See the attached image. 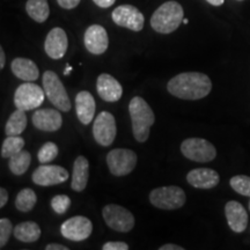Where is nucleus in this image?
<instances>
[{"label": "nucleus", "instance_id": "27", "mask_svg": "<svg viewBox=\"0 0 250 250\" xmlns=\"http://www.w3.org/2000/svg\"><path fill=\"white\" fill-rule=\"evenodd\" d=\"M37 202V196L34 190L26 188L18 193L15 199V208L21 212H29L35 208Z\"/></svg>", "mask_w": 250, "mask_h": 250}, {"label": "nucleus", "instance_id": "38", "mask_svg": "<svg viewBox=\"0 0 250 250\" xmlns=\"http://www.w3.org/2000/svg\"><path fill=\"white\" fill-rule=\"evenodd\" d=\"M184 248L181 246H177V245H171V243H168V245H164L161 246L159 250H183Z\"/></svg>", "mask_w": 250, "mask_h": 250}, {"label": "nucleus", "instance_id": "21", "mask_svg": "<svg viewBox=\"0 0 250 250\" xmlns=\"http://www.w3.org/2000/svg\"><path fill=\"white\" fill-rule=\"evenodd\" d=\"M89 177V162L83 155H79L73 164L71 187L74 191L81 192L86 189Z\"/></svg>", "mask_w": 250, "mask_h": 250}, {"label": "nucleus", "instance_id": "11", "mask_svg": "<svg viewBox=\"0 0 250 250\" xmlns=\"http://www.w3.org/2000/svg\"><path fill=\"white\" fill-rule=\"evenodd\" d=\"M93 232V224L88 218L76 215L67 219L61 226V233L65 239L79 242L88 239Z\"/></svg>", "mask_w": 250, "mask_h": 250}, {"label": "nucleus", "instance_id": "39", "mask_svg": "<svg viewBox=\"0 0 250 250\" xmlns=\"http://www.w3.org/2000/svg\"><path fill=\"white\" fill-rule=\"evenodd\" d=\"M5 62H6L5 51H4V49L0 48V68H4L5 67Z\"/></svg>", "mask_w": 250, "mask_h": 250}, {"label": "nucleus", "instance_id": "31", "mask_svg": "<svg viewBox=\"0 0 250 250\" xmlns=\"http://www.w3.org/2000/svg\"><path fill=\"white\" fill-rule=\"evenodd\" d=\"M51 208L57 214L66 213L71 206V199L66 195H57L51 199Z\"/></svg>", "mask_w": 250, "mask_h": 250}, {"label": "nucleus", "instance_id": "4", "mask_svg": "<svg viewBox=\"0 0 250 250\" xmlns=\"http://www.w3.org/2000/svg\"><path fill=\"white\" fill-rule=\"evenodd\" d=\"M149 202L161 210H177L186 204L187 196L180 187H161L152 190L149 193Z\"/></svg>", "mask_w": 250, "mask_h": 250}, {"label": "nucleus", "instance_id": "35", "mask_svg": "<svg viewBox=\"0 0 250 250\" xmlns=\"http://www.w3.org/2000/svg\"><path fill=\"white\" fill-rule=\"evenodd\" d=\"M94 4L98 5L101 8H108L115 4L116 0H93Z\"/></svg>", "mask_w": 250, "mask_h": 250}, {"label": "nucleus", "instance_id": "2", "mask_svg": "<svg viewBox=\"0 0 250 250\" xmlns=\"http://www.w3.org/2000/svg\"><path fill=\"white\" fill-rule=\"evenodd\" d=\"M129 112L132 122L133 136L137 142L145 143L149 137V130L154 124L155 116L148 103L140 96H134L130 101Z\"/></svg>", "mask_w": 250, "mask_h": 250}, {"label": "nucleus", "instance_id": "26", "mask_svg": "<svg viewBox=\"0 0 250 250\" xmlns=\"http://www.w3.org/2000/svg\"><path fill=\"white\" fill-rule=\"evenodd\" d=\"M31 162V155L27 151H20L17 154L12 155L8 161V168L14 175H23L29 168Z\"/></svg>", "mask_w": 250, "mask_h": 250}, {"label": "nucleus", "instance_id": "5", "mask_svg": "<svg viewBox=\"0 0 250 250\" xmlns=\"http://www.w3.org/2000/svg\"><path fill=\"white\" fill-rule=\"evenodd\" d=\"M43 89L46 98L56 108L64 112L71 110V101L66 89L54 71H45L43 74Z\"/></svg>", "mask_w": 250, "mask_h": 250}, {"label": "nucleus", "instance_id": "8", "mask_svg": "<svg viewBox=\"0 0 250 250\" xmlns=\"http://www.w3.org/2000/svg\"><path fill=\"white\" fill-rule=\"evenodd\" d=\"M105 224L118 233H127L134 227V217L129 210L121 205L109 204L102 211Z\"/></svg>", "mask_w": 250, "mask_h": 250}, {"label": "nucleus", "instance_id": "13", "mask_svg": "<svg viewBox=\"0 0 250 250\" xmlns=\"http://www.w3.org/2000/svg\"><path fill=\"white\" fill-rule=\"evenodd\" d=\"M31 180L40 187L56 186L66 182L68 180V171L61 166L41 164L31 175Z\"/></svg>", "mask_w": 250, "mask_h": 250}, {"label": "nucleus", "instance_id": "17", "mask_svg": "<svg viewBox=\"0 0 250 250\" xmlns=\"http://www.w3.org/2000/svg\"><path fill=\"white\" fill-rule=\"evenodd\" d=\"M99 96L107 102H117L122 98L123 88L117 79L108 73L100 74L96 81Z\"/></svg>", "mask_w": 250, "mask_h": 250}, {"label": "nucleus", "instance_id": "30", "mask_svg": "<svg viewBox=\"0 0 250 250\" xmlns=\"http://www.w3.org/2000/svg\"><path fill=\"white\" fill-rule=\"evenodd\" d=\"M58 153H59L58 146L56 145L55 143L49 142V143H45L44 145L40 148L37 158H39V161L41 164H48V162L54 161L55 159L57 158Z\"/></svg>", "mask_w": 250, "mask_h": 250}, {"label": "nucleus", "instance_id": "33", "mask_svg": "<svg viewBox=\"0 0 250 250\" xmlns=\"http://www.w3.org/2000/svg\"><path fill=\"white\" fill-rule=\"evenodd\" d=\"M103 250H127L129 249V246L127 243L121 242V241H110L104 243L102 247Z\"/></svg>", "mask_w": 250, "mask_h": 250}, {"label": "nucleus", "instance_id": "25", "mask_svg": "<svg viewBox=\"0 0 250 250\" xmlns=\"http://www.w3.org/2000/svg\"><path fill=\"white\" fill-rule=\"evenodd\" d=\"M27 127L26 111L17 109L6 123L5 132L7 136H20Z\"/></svg>", "mask_w": 250, "mask_h": 250}, {"label": "nucleus", "instance_id": "6", "mask_svg": "<svg viewBox=\"0 0 250 250\" xmlns=\"http://www.w3.org/2000/svg\"><path fill=\"white\" fill-rule=\"evenodd\" d=\"M44 89L33 81H26L20 85L14 93V104L17 109L29 111L42 105L45 99Z\"/></svg>", "mask_w": 250, "mask_h": 250}, {"label": "nucleus", "instance_id": "7", "mask_svg": "<svg viewBox=\"0 0 250 250\" xmlns=\"http://www.w3.org/2000/svg\"><path fill=\"white\" fill-rule=\"evenodd\" d=\"M181 152L189 160L210 162L217 156V149L210 142L203 138H188L181 144Z\"/></svg>", "mask_w": 250, "mask_h": 250}, {"label": "nucleus", "instance_id": "3", "mask_svg": "<svg viewBox=\"0 0 250 250\" xmlns=\"http://www.w3.org/2000/svg\"><path fill=\"white\" fill-rule=\"evenodd\" d=\"M183 7L177 1L170 0L165 2L153 13L151 26L156 33L170 34L183 22Z\"/></svg>", "mask_w": 250, "mask_h": 250}, {"label": "nucleus", "instance_id": "23", "mask_svg": "<svg viewBox=\"0 0 250 250\" xmlns=\"http://www.w3.org/2000/svg\"><path fill=\"white\" fill-rule=\"evenodd\" d=\"M14 236L19 241L24 243H33L41 236V228L35 221H23L14 227Z\"/></svg>", "mask_w": 250, "mask_h": 250}, {"label": "nucleus", "instance_id": "28", "mask_svg": "<svg viewBox=\"0 0 250 250\" xmlns=\"http://www.w3.org/2000/svg\"><path fill=\"white\" fill-rule=\"evenodd\" d=\"M24 139L20 136H7L1 146V158L9 159L12 155L22 151Z\"/></svg>", "mask_w": 250, "mask_h": 250}, {"label": "nucleus", "instance_id": "41", "mask_svg": "<svg viewBox=\"0 0 250 250\" xmlns=\"http://www.w3.org/2000/svg\"><path fill=\"white\" fill-rule=\"evenodd\" d=\"M72 70H73V68H72L70 65H66V68H65L64 71V76H68V73H71Z\"/></svg>", "mask_w": 250, "mask_h": 250}, {"label": "nucleus", "instance_id": "32", "mask_svg": "<svg viewBox=\"0 0 250 250\" xmlns=\"http://www.w3.org/2000/svg\"><path fill=\"white\" fill-rule=\"evenodd\" d=\"M13 225L7 218L0 219V248H4L7 245L11 234L13 233Z\"/></svg>", "mask_w": 250, "mask_h": 250}, {"label": "nucleus", "instance_id": "16", "mask_svg": "<svg viewBox=\"0 0 250 250\" xmlns=\"http://www.w3.org/2000/svg\"><path fill=\"white\" fill-rule=\"evenodd\" d=\"M68 40L64 29L56 27L49 31L44 42L46 55L51 59H61L67 51Z\"/></svg>", "mask_w": 250, "mask_h": 250}, {"label": "nucleus", "instance_id": "1", "mask_svg": "<svg viewBox=\"0 0 250 250\" xmlns=\"http://www.w3.org/2000/svg\"><path fill=\"white\" fill-rule=\"evenodd\" d=\"M167 89L175 98L195 101L211 93L212 81L201 72H184L168 81Z\"/></svg>", "mask_w": 250, "mask_h": 250}, {"label": "nucleus", "instance_id": "43", "mask_svg": "<svg viewBox=\"0 0 250 250\" xmlns=\"http://www.w3.org/2000/svg\"><path fill=\"white\" fill-rule=\"evenodd\" d=\"M249 210H250V202H249Z\"/></svg>", "mask_w": 250, "mask_h": 250}, {"label": "nucleus", "instance_id": "20", "mask_svg": "<svg viewBox=\"0 0 250 250\" xmlns=\"http://www.w3.org/2000/svg\"><path fill=\"white\" fill-rule=\"evenodd\" d=\"M95 99L87 90H81L77 94L76 98V110L77 116L83 125L92 123L95 116Z\"/></svg>", "mask_w": 250, "mask_h": 250}, {"label": "nucleus", "instance_id": "44", "mask_svg": "<svg viewBox=\"0 0 250 250\" xmlns=\"http://www.w3.org/2000/svg\"><path fill=\"white\" fill-rule=\"evenodd\" d=\"M239 1H242V0H239Z\"/></svg>", "mask_w": 250, "mask_h": 250}, {"label": "nucleus", "instance_id": "10", "mask_svg": "<svg viewBox=\"0 0 250 250\" xmlns=\"http://www.w3.org/2000/svg\"><path fill=\"white\" fill-rule=\"evenodd\" d=\"M117 134L115 117L109 111H102L95 118L93 125V136L101 146H110Z\"/></svg>", "mask_w": 250, "mask_h": 250}, {"label": "nucleus", "instance_id": "42", "mask_svg": "<svg viewBox=\"0 0 250 250\" xmlns=\"http://www.w3.org/2000/svg\"><path fill=\"white\" fill-rule=\"evenodd\" d=\"M188 22H189V20H188V19H183V23L184 24H188Z\"/></svg>", "mask_w": 250, "mask_h": 250}, {"label": "nucleus", "instance_id": "40", "mask_svg": "<svg viewBox=\"0 0 250 250\" xmlns=\"http://www.w3.org/2000/svg\"><path fill=\"white\" fill-rule=\"evenodd\" d=\"M206 1L212 6H221L225 2V0H206Z\"/></svg>", "mask_w": 250, "mask_h": 250}, {"label": "nucleus", "instance_id": "9", "mask_svg": "<svg viewBox=\"0 0 250 250\" xmlns=\"http://www.w3.org/2000/svg\"><path fill=\"white\" fill-rule=\"evenodd\" d=\"M107 165L115 176L129 175L137 166V154L131 149L115 148L108 153Z\"/></svg>", "mask_w": 250, "mask_h": 250}, {"label": "nucleus", "instance_id": "22", "mask_svg": "<svg viewBox=\"0 0 250 250\" xmlns=\"http://www.w3.org/2000/svg\"><path fill=\"white\" fill-rule=\"evenodd\" d=\"M13 74L23 81H35L40 77V70L33 61L28 58H15L11 64Z\"/></svg>", "mask_w": 250, "mask_h": 250}, {"label": "nucleus", "instance_id": "12", "mask_svg": "<svg viewBox=\"0 0 250 250\" xmlns=\"http://www.w3.org/2000/svg\"><path fill=\"white\" fill-rule=\"evenodd\" d=\"M111 18L117 26L127 28L132 31H140L145 24L144 14L132 5L118 6L112 12Z\"/></svg>", "mask_w": 250, "mask_h": 250}, {"label": "nucleus", "instance_id": "18", "mask_svg": "<svg viewBox=\"0 0 250 250\" xmlns=\"http://www.w3.org/2000/svg\"><path fill=\"white\" fill-rule=\"evenodd\" d=\"M228 226L235 233L245 232L248 226V213L242 204L236 201H229L225 206Z\"/></svg>", "mask_w": 250, "mask_h": 250}, {"label": "nucleus", "instance_id": "29", "mask_svg": "<svg viewBox=\"0 0 250 250\" xmlns=\"http://www.w3.org/2000/svg\"><path fill=\"white\" fill-rule=\"evenodd\" d=\"M230 187L234 191L240 195L250 197V177L247 175H236L229 181Z\"/></svg>", "mask_w": 250, "mask_h": 250}, {"label": "nucleus", "instance_id": "19", "mask_svg": "<svg viewBox=\"0 0 250 250\" xmlns=\"http://www.w3.org/2000/svg\"><path fill=\"white\" fill-rule=\"evenodd\" d=\"M187 181L190 186L197 189H212L220 182V176L218 171L211 168H196L189 171L187 175Z\"/></svg>", "mask_w": 250, "mask_h": 250}, {"label": "nucleus", "instance_id": "36", "mask_svg": "<svg viewBox=\"0 0 250 250\" xmlns=\"http://www.w3.org/2000/svg\"><path fill=\"white\" fill-rule=\"evenodd\" d=\"M7 202H8L7 190L4 189V188H1V189H0V208H4V206L7 204Z\"/></svg>", "mask_w": 250, "mask_h": 250}, {"label": "nucleus", "instance_id": "15", "mask_svg": "<svg viewBox=\"0 0 250 250\" xmlns=\"http://www.w3.org/2000/svg\"><path fill=\"white\" fill-rule=\"evenodd\" d=\"M31 122L33 125L41 131L44 132H56L62 127V117L61 116V112L56 109H39L31 116Z\"/></svg>", "mask_w": 250, "mask_h": 250}, {"label": "nucleus", "instance_id": "37", "mask_svg": "<svg viewBox=\"0 0 250 250\" xmlns=\"http://www.w3.org/2000/svg\"><path fill=\"white\" fill-rule=\"evenodd\" d=\"M46 250H68V248L66 246H62V245H58V243H50L45 247Z\"/></svg>", "mask_w": 250, "mask_h": 250}, {"label": "nucleus", "instance_id": "14", "mask_svg": "<svg viewBox=\"0 0 250 250\" xmlns=\"http://www.w3.org/2000/svg\"><path fill=\"white\" fill-rule=\"evenodd\" d=\"M85 46L93 55H102L109 46V37L107 30L100 24H92L87 28L85 37Z\"/></svg>", "mask_w": 250, "mask_h": 250}, {"label": "nucleus", "instance_id": "24", "mask_svg": "<svg viewBox=\"0 0 250 250\" xmlns=\"http://www.w3.org/2000/svg\"><path fill=\"white\" fill-rule=\"evenodd\" d=\"M26 11L34 21L39 23L45 22L50 14L48 0H28Z\"/></svg>", "mask_w": 250, "mask_h": 250}, {"label": "nucleus", "instance_id": "34", "mask_svg": "<svg viewBox=\"0 0 250 250\" xmlns=\"http://www.w3.org/2000/svg\"><path fill=\"white\" fill-rule=\"evenodd\" d=\"M58 5L65 9L76 8L79 5L80 0H57Z\"/></svg>", "mask_w": 250, "mask_h": 250}]
</instances>
